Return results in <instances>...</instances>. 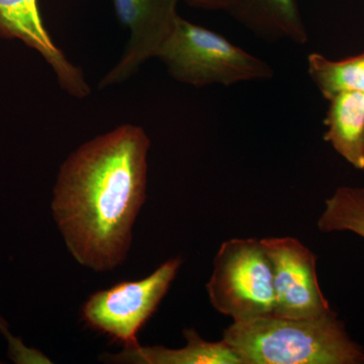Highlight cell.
I'll list each match as a JSON object with an SVG mask.
<instances>
[{
	"label": "cell",
	"instance_id": "1",
	"mask_svg": "<svg viewBox=\"0 0 364 364\" xmlns=\"http://www.w3.org/2000/svg\"><path fill=\"white\" fill-rule=\"evenodd\" d=\"M150 139L126 124L83 144L60 168L52 210L69 252L93 272L126 259L146 200Z\"/></svg>",
	"mask_w": 364,
	"mask_h": 364
},
{
	"label": "cell",
	"instance_id": "2",
	"mask_svg": "<svg viewBox=\"0 0 364 364\" xmlns=\"http://www.w3.org/2000/svg\"><path fill=\"white\" fill-rule=\"evenodd\" d=\"M223 340L242 364H364V348L331 311L315 318L267 316L234 322Z\"/></svg>",
	"mask_w": 364,
	"mask_h": 364
},
{
	"label": "cell",
	"instance_id": "3",
	"mask_svg": "<svg viewBox=\"0 0 364 364\" xmlns=\"http://www.w3.org/2000/svg\"><path fill=\"white\" fill-rule=\"evenodd\" d=\"M158 59L172 77L196 87L267 80L274 74L269 64L234 45L221 33L181 16Z\"/></svg>",
	"mask_w": 364,
	"mask_h": 364
},
{
	"label": "cell",
	"instance_id": "4",
	"mask_svg": "<svg viewBox=\"0 0 364 364\" xmlns=\"http://www.w3.org/2000/svg\"><path fill=\"white\" fill-rule=\"evenodd\" d=\"M207 291L215 310L234 322L273 315L272 267L261 241H225L215 255Z\"/></svg>",
	"mask_w": 364,
	"mask_h": 364
},
{
	"label": "cell",
	"instance_id": "5",
	"mask_svg": "<svg viewBox=\"0 0 364 364\" xmlns=\"http://www.w3.org/2000/svg\"><path fill=\"white\" fill-rule=\"evenodd\" d=\"M181 265V258H174L145 279L119 282L93 294L82 306L83 322L124 348L140 346L139 332L156 312Z\"/></svg>",
	"mask_w": 364,
	"mask_h": 364
},
{
	"label": "cell",
	"instance_id": "6",
	"mask_svg": "<svg viewBox=\"0 0 364 364\" xmlns=\"http://www.w3.org/2000/svg\"><path fill=\"white\" fill-rule=\"evenodd\" d=\"M260 241L272 263L275 299L273 316L301 320L331 312L318 284L315 254L291 237Z\"/></svg>",
	"mask_w": 364,
	"mask_h": 364
},
{
	"label": "cell",
	"instance_id": "7",
	"mask_svg": "<svg viewBox=\"0 0 364 364\" xmlns=\"http://www.w3.org/2000/svg\"><path fill=\"white\" fill-rule=\"evenodd\" d=\"M117 20L130 33L123 56L100 81V88L124 82L146 61L158 58L176 28L179 0H112Z\"/></svg>",
	"mask_w": 364,
	"mask_h": 364
},
{
	"label": "cell",
	"instance_id": "8",
	"mask_svg": "<svg viewBox=\"0 0 364 364\" xmlns=\"http://www.w3.org/2000/svg\"><path fill=\"white\" fill-rule=\"evenodd\" d=\"M0 38L20 40L39 53L69 95L77 98L90 95L82 72L68 61L46 28L38 0H0Z\"/></svg>",
	"mask_w": 364,
	"mask_h": 364
},
{
	"label": "cell",
	"instance_id": "9",
	"mask_svg": "<svg viewBox=\"0 0 364 364\" xmlns=\"http://www.w3.org/2000/svg\"><path fill=\"white\" fill-rule=\"evenodd\" d=\"M227 13L260 39L308 43V31L296 0H234Z\"/></svg>",
	"mask_w": 364,
	"mask_h": 364
},
{
	"label": "cell",
	"instance_id": "10",
	"mask_svg": "<svg viewBox=\"0 0 364 364\" xmlns=\"http://www.w3.org/2000/svg\"><path fill=\"white\" fill-rule=\"evenodd\" d=\"M324 140L358 170H364V93L344 91L329 100Z\"/></svg>",
	"mask_w": 364,
	"mask_h": 364
},
{
	"label": "cell",
	"instance_id": "11",
	"mask_svg": "<svg viewBox=\"0 0 364 364\" xmlns=\"http://www.w3.org/2000/svg\"><path fill=\"white\" fill-rule=\"evenodd\" d=\"M184 338L188 344L182 348L170 349L164 346H138L124 348L121 353L105 354L109 363L138 364H242L236 352L222 339L208 342L195 329H186Z\"/></svg>",
	"mask_w": 364,
	"mask_h": 364
},
{
	"label": "cell",
	"instance_id": "12",
	"mask_svg": "<svg viewBox=\"0 0 364 364\" xmlns=\"http://www.w3.org/2000/svg\"><path fill=\"white\" fill-rule=\"evenodd\" d=\"M308 72L325 100L344 91L364 93V52L341 60L313 53L308 57Z\"/></svg>",
	"mask_w": 364,
	"mask_h": 364
},
{
	"label": "cell",
	"instance_id": "13",
	"mask_svg": "<svg viewBox=\"0 0 364 364\" xmlns=\"http://www.w3.org/2000/svg\"><path fill=\"white\" fill-rule=\"evenodd\" d=\"M317 226L323 233L350 232L364 239V188L344 186L337 188L325 200Z\"/></svg>",
	"mask_w": 364,
	"mask_h": 364
},
{
	"label": "cell",
	"instance_id": "14",
	"mask_svg": "<svg viewBox=\"0 0 364 364\" xmlns=\"http://www.w3.org/2000/svg\"><path fill=\"white\" fill-rule=\"evenodd\" d=\"M0 331L9 342V355L11 360L16 363H49L48 359L39 351L28 348L21 342V339L16 338L9 332L6 327V322L0 317Z\"/></svg>",
	"mask_w": 364,
	"mask_h": 364
},
{
	"label": "cell",
	"instance_id": "15",
	"mask_svg": "<svg viewBox=\"0 0 364 364\" xmlns=\"http://www.w3.org/2000/svg\"><path fill=\"white\" fill-rule=\"evenodd\" d=\"M181 1L189 6L205 9V11H227L231 4H233L234 0H181Z\"/></svg>",
	"mask_w": 364,
	"mask_h": 364
}]
</instances>
